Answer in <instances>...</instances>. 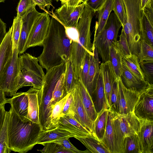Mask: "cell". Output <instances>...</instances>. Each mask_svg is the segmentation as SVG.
Here are the masks:
<instances>
[{"label":"cell","instance_id":"obj_1","mask_svg":"<svg viewBox=\"0 0 153 153\" xmlns=\"http://www.w3.org/2000/svg\"><path fill=\"white\" fill-rule=\"evenodd\" d=\"M71 40L64 26L53 16L51 18L42 53L37 57L42 68L47 71L70 59Z\"/></svg>","mask_w":153,"mask_h":153},{"label":"cell","instance_id":"obj_2","mask_svg":"<svg viewBox=\"0 0 153 153\" xmlns=\"http://www.w3.org/2000/svg\"><path fill=\"white\" fill-rule=\"evenodd\" d=\"M8 146L11 151L25 153L37 144L42 130L39 124L23 121L11 107L8 111Z\"/></svg>","mask_w":153,"mask_h":153},{"label":"cell","instance_id":"obj_3","mask_svg":"<svg viewBox=\"0 0 153 153\" xmlns=\"http://www.w3.org/2000/svg\"><path fill=\"white\" fill-rule=\"evenodd\" d=\"M95 13L86 5L78 21L76 28L79 34L77 42H72L70 60L73 65L74 77L78 80L86 55H93L91 42V26Z\"/></svg>","mask_w":153,"mask_h":153},{"label":"cell","instance_id":"obj_4","mask_svg":"<svg viewBox=\"0 0 153 153\" xmlns=\"http://www.w3.org/2000/svg\"><path fill=\"white\" fill-rule=\"evenodd\" d=\"M65 62L53 67L45 74L41 88L39 90L38 100L39 125L42 131L53 129L51 123L52 110L51 100L54 88L65 72Z\"/></svg>","mask_w":153,"mask_h":153},{"label":"cell","instance_id":"obj_5","mask_svg":"<svg viewBox=\"0 0 153 153\" xmlns=\"http://www.w3.org/2000/svg\"><path fill=\"white\" fill-rule=\"evenodd\" d=\"M127 21L122 29L125 33L132 54L137 56L142 40L140 22L141 10L140 0H123Z\"/></svg>","mask_w":153,"mask_h":153},{"label":"cell","instance_id":"obj_6","mask_svg":"<svg viewBox=\"0 0 153 153\" xmlns=\"http://www.w3.org/2000/svg\"><path fill=\"white\" fill-rule=\"evenodd\" d=\"M19 72L17 85L18 90L21 88L31 86L40 89L42 85L45 74L39 63L37 57L28 53L19 56Z\"/></svg>","mask_w":153,"mask_h":153},{"label":"cell","instance_id":"obj_7","mask_svg":"<svg viewBox=\"0 0 153 153\" xmlns=\"http://www.w3.org/2000/svg\"><path fill=\"white\" fill-rule=\"evenodd\" d=\"M122 25L114 13L110 14L103 28L94 36L93 45L97 48L103 62L109 61L110 48L117 41L118 34Z\"/></svg>","mask_w":153,"mask_h":153},{"label":"cell","instance_id":"obj_8","mask_svg":"<svg viewBox=\"0 0 153 153\" xmlns=\"http://www.w3.org/2000/svg\"><path fill=\"white\" fill-rule=\"evenodd\" d=\"M113 125L117 153H121L125 138L137 134L140 130V122L133 111L125 114L115 112Z\"/></svg>","mask_w":153,"mask_h":153},{"label":"cell","instance_id":"obj_9","mask_svg":"<svg viewBox=\"0 0 153 153\" xmlns=\"http://www.w3.org/2000/svg\"><path fill=\"white\" fill-rule=\"evenodd\" d=\"M19 72V58L18 48H13L10 61L0 74V90L7 96H13L18 91L17 85Z\"/></svg>","mask_w":153,"mask_h":153},{"label":"cell","instance_id":"obj_10","mask_svg":"<svg viewBox=\"0 0 153 153\" xmlns=\"http://www.w3.org/2000/svg\"><path fill=\"white\" fill-rule=\"evenodd\" d=\"M44 10L45 12L42 13L34 23L27 41L26 50L30 48L42 46L51 20L49 13Z\"/></svg>","mask_w":153,"mask_h":153},{"label":"cell","instance_id":"obj_11","mask_svg":"<svg viewBox=\"0 0 153 153\" xmlns=\"http://www.w3.org/2000/svg\"><path fill=\"white\" fill-rule=\"evenodd\" d=\"M153 84L149 83L139 94L133 112L140 120L153 121Z\"/></svg>","mask_w":153,"mask_h":153},{"label":"cell","instance_id":"obj_12","mask_svg":"<svg viewBox=\"0 0 153 153\" xmlns=\"http://www.w3.org/2000/svg\"><path fill=\"white\" fill-rule=\"evenodd\" d=\"M85 5L84 2L75 7L62 4L56 10L53 16L65 27L76 28Z\"/></svg>","mask_w":153,"mask_h":153},{"label":"cell","instance_id":"obj_13","mask_svg":"<svg viewBox=\"0 0 153 153\" xmlns=\"http://www.w3.org/2000/svg\"><path fill=\"white\" fill-rule=\"evenodd\" d=\"M118 83L117 113L125 114L133 111L140 93L126 88L120 78L118 80Z\"/></svg>","mask_w":153,"mask_h":153},{"label":"cell","instance_id":"obj_14","mask_svg":"<svg viewBox=\"0 0 153 153\" xmlns=\"http://www.w3.org/2000/svg\"><path fill=\"white\" fill-rule=\"evenodd\" d=\"M42 14L34 7L21 17L22 27L18 47L19 55L26 51V45L30 31L35 21Z\"/></svg>","mask_w":153,"mask_h":153},{"label":"cell","instance_id":"obj_15","mask_svg":"<svg viewBox=\"0 0 153 153\" xmlns=\"http://www.w3.org/2000/svg\"><path fill=\"white\" fill-rule=\"evenodd\" d=\"M140 120V130L137 135L141 153H153V121Z\"/></svg>","mask_w":153,"mask_h":153},{"label":"cell","instance_id":"obj_16","mask_svg":"<svg viewBox=\"0 0 153 153\" xmlns=\"http://www.w3.org/2000/svg\"><path fill=\"white\" fill-rule=\"evenodd\" d=\"M57 128L71 133L74 137H85L92 135L74 117L62 115L60 117Z\"/></svg>","mask_w":153,"mask_h":153},{"label":"cell","instance_id":"obj_17","mask_svg":"<svg viewBox=\"0 0 153 153\" xmlns=\"http://www.w3.org/2000/svg\"><path fill=\"white\" fill-rule=\"evenodd\" d=\"M75 106V115L74 117L82 125L92 133L94 122L90 118L83 105L78 83L72 90Z\"/></svg>","mask_w":153,"mask_h":153},{"label":"cell","instance_id":"obj_18","mask_svg":"<svg viewBox=\"0 0 153 153\" xmlns=\"http://www.w3.org/2000/svg\"><path fill=\"white\" fill-rule=\"evenodd\" d=\"M140 29L142 39L153 47V5L141 10Z\"/></svg>","mask_w":153,"mask_h":153},{"label":"cell","instance_id":"obj_19","mask_svg":"<svg viewBox=\"0 0 153 153\" xmlns=\"http://www.w3.org/2000/svg\"><path fill=\"white\" fill-rule=\"evenodd\" d=\"M120 78L126 88L139 93L144 90L150 83L138 78L123 65Z\"/></svg>","mask_w":153,"mask_h":153},{"label":"cell","instance_id":"obj_20","mask_svg":"<svg viewBox=\"0 0 153 153\" xmlns=\"http://www.w3.org/2000/svg\"><path fill=\"white\" fill-rule=\"evenodd\" d=\"M7 103L19 116L22 121H25L28 114V99L26 92L16 93L9 99H7Z\"/></svg>","mask_w":153,"mask_h":153},{"label":"cell","instance_id":"obj_21","mask_svg":"<svg viewBox=\"0 0 153 153\" xmlns=\"http://www.w3.org/2000/svg\"><path fill=\"white\" fill-rule=\"evenodd\" d=\"M115 112L108 109L105 131L101 141L110 153H117L113 125Z\"/></svg>","mask_w":153,"mask_h":153},{"label":"cell","instance_id":"obj_22","mask_svg":"<svg viewBox=\"0 0 153 153\" xmlns=\"http://www.w3.org/2000/svg\"><path fill=\"white\" fill-rule=\"evenodd\" d=\"M12 26L9 28L0 46V74L6 67L13 54Z\"/></svg>","mask_w":153,"mask_h":153},{"label":"cell","instance_id":"obj_23","mask_svg":"<svg viewBox=\"0 0 153 153\" xmlns=\"http://www.w3.org/2000/svg\"><path fill=\"white\" fill-rule=\"evenodd\" d=\"M39 90L30 88L26 92L28 99V110L25 120L23 121H30L39 124L38 97Z\"/></svg>","mask_w":153,"mask_h":153},{"label":"cell","instance_id":"obj_24","mask_svg":"<svg viewBox=\"0 0 153 153\" xmlns=\"http://www.w3.org/2000/svg\"><path fill=\"white\" fill-rule=\"evenodd\" d=\"M96 111L98 114L104 108L108 109L102 71L100 73L95 89L91 97Z\"/></svg>","mask_w":153,"mask_h":153},{"label":"cell","instance_id":"obj_25","mask_svg":"<svg viewBox=\"0 0 153 153\" xmlns=\"http://www.w3.org/2000/svg\"><path fill=\"white\" fill-rule=\"evenodd\" d=\"M103 77L104 89L108 109L110 106V97L112 86L116 79L111 69L109 61L102 62L100 65Z\"/></svg>","mask_w":153,"mask_h":153},{"label":"cell","instance_id":"obj_26","mask_svg":"<svg viewBox=\"0 0 153 153\" xmlns=\"http://www.w3.org/2000/svg\"><path fill=\"white\" fill-rule=\"evenodd\" d=\"M65 137L70 138L74 137V136L69 132L57 127L48 130L42 131L39 134L37 144L42 145Z\"/></svg>","mask_w":153,"mask_h":153},{"label":"cell","instance_id":"obj_27","mask_svg":"<svg viewBox=\"0 0 153 153\" xmlns=\"http://www.w3.org/2000/svg\"><path fill=\"white\" fill-rule=\"evenodd\" d=\"M117 41L114 43L110 47L109 61L115 77L119 80L120 78L122 70L123 57L117 47Z\"/></svg>","mask_w":153,"mask_h":153},{"label":"cell","instance_id":"obj_28","mask_svg":"<svg viewBox=\"0 0 153 153\" xmlns=\"http://www.w3.org/2000/svg\"><path fill=\"white\" fill-rule=\"evenodd\" d=\"M100 62H97L93 55H90L89 66L86 88L92 97L95 89L100 73Z\"/></svg>","mask_w":153,"mask_h":153},{"label":"cell","instance_id":"obj_29","mask_svg":"<svg viewBox=\"0 0 153 153\" xmlns=\"http://www.w3.org/2000/svg\"><path fill=\"white\" fill-rule=\"evenodd\" d=\"M113 0H105L101 8L97 11V21L96 22L94 36L99 33L103 28L109 16L113 10Z\"/></svg>","mask_w":153,"mask_h":153},{"label":"cell","instance_id":"obj_30","mask_svg":"<svg viewBox=\"0 0 153 153\" xmlns=\"http://www.w3.org/2000/svg\"><path fill=\"white\" fill-rule=\"evenodd\" d=\"M78 85L83 105L88 116L94 122L97 116V113L91 97L79 78L78 81Z\"/></svg>","mask_w":153,"mask_h":153},{"label":"cell","instance_id":"obj_31","mask_svg":"<svg viewBox=\"0 0 153 153\" xmlns=\"http://www.w3.org/2000/svg\"><path fill=\"white\" fill-rule=\"evenodd\" d=\"M108 109L104 108L97 114L94 121V127L92 135L96 139L102 141L105 130Z\"/></svg>","mask_w":153,"mask_h":153},{"label":"cell","instance_id":"obj_32","mask_svg":"<svg viewBox=\"0 0 153 153\" xmlns=\"http://www.w3.org/2000/svg\"><path fill=\"white\" fill-rule=\"evenodd\" d=\"M81 142L90 152L110 153L108 149L101 142L92 135L85 137H76Z\"/></svg>","mask_w":153,"mask_h":153},{"label":"cell","instance_id":"obj_33","mask_svg":"<svg viewBox=\"0 0 153 153\" xmlns=\"http://www.w3.org/2000/svg\"><path fill=\"white\" fill-rule=\"evenodd\" d=\"M123 65L138 78L142 80H145L138 57L136 55L131 54L123 57Z\"/></svg>","mask_w":153,"mask_h":153},{"label":"cell","instance_id":"obj_34","mask_svg":"<svg viewBox=\"0 0 153 153\" xmlns=\"http://www.w3.org/2000/svg\"><path fill=\"white\" fill-rule=\"evenodd\" d=\"M65 85L66 92L68 94L75 88L78 80L75 78L74 67L70 59L65 62Z\"/></svg>","mask_w":153,"mask_h":153},{"label":"cell","instance_id":"obj_35","mask_svg":"<svg viewBox=\"0 0 153 153\" xmlns=\"http://www.w3.org/2000/svg\"><path fill=\"white\" fill-rule=\"evenodd\" d=\"M121 153H141L137 134L125 138Z\"/></svg>","mask_w":153,"mask_h":153},{"label":"cell","instance_id":"obj_36","mask_svg":"<svg viewBox=\"0 0 153 153\" xmlns=\"http://www.w3.org/2000/svg\"><path fill=\"white\" fill-rule=\"evenodd\" d=\"M69 93L60 101L53 105L51 115V123L53 128L58 127V124L65 103L69 95Z\"/></svg>","mask_w":153,"mask_h":153},{"label":"cell","instance_id":"obj_37","mask_svg":"<svg viewBox=\"0 0 153 153\" xmlns=\"http://www.w3.org/2000/svg\"><path fill=\"white\" fill-rule=\"evenodd\" d=\"M8 111H6L4 122L0 131V153H9L11 151L8 146Z\"/></svg>","mask_w":153,"mask_h":153},{"label":"cell","instance_id":"obj_38","mask_svg":"<svg viewBox=\"0 0 153 153\" xmlns=\"http://www.w3.org/2000/svg\"><path fill=\"white\" fill-rule=\"evenodd\" d=\"M65 72L57 82L53 91L51 100L52 106L68 94L65 87Z\"/></svg>","mask_w":153,"mask_h":153},{"label":"cell","instance_id":"obj_39","mask_svg":"<svg viewBox=\"0 0 153 153\" xmlns=\"http://www.w3.org/2000/svg\"><path fill=\"white\" fill-rule=\"evenodd\" d=\"M137 56L139 62L153 61V47L144 40L142 39L140 44L139 51Z\"/></svg>","mask_w":153,"mask_h":153},{"label":"cell","instance_id":"obj_40","mask_svg":"<svg viewBox=\"0 0 153 153\" xmlns=\"http://www.w3.org/2000/svg\"><path fill=\"white\" fill-rule=\"evenodd\" d=\"M113 10L121 23L122 26L127 21L125 6L123 0H113Z\"/></svg>","mask_w":153,"mask_h":153},{"label":"cell","instance_id":"obj_41","mask_svg":"<svg viewBox=\"0 0 153 153\" xmlns=\"http://www.w3.org/2000/svg\"><path fill=\"white\" fill-rule=\"evenodd\" d=\"M22 25V18L16 16L14 17L12 26V39L13 48L18 47Z\"/></svg>","mask_w":153,"mask_h":153},{"label":"cell","instance_id":"obj_42","mask_svg":"<svg viewBox=\"0 0 153 153\" xmlns=\"http://www.w3.org/2000/svg\"><path fill=\"white\" fill-rule=\"evenodd\" d=\"M139 64L145 81L153 84V61L140 62Z\"/></svg>","mask_w":153,"mask_h":153},{"label":"cell","instance_id":"obj_43","mask_svg":"<svg viewBox=\"0 0 153 153\" xmlns=\"http://www.w3.org/2000/svg\"><path fill=\"white\" fill-rule=\"evenodd\" d=\"M36 5L33 0H20L16 8V16L22 17Z\"/></svg>","mask_w":153,"mask_h":153},{"label":"cell","instance_id":"obj_44","mask_svg":"<svg viewBox=\"0 0 153 153\" xmlns=\"http://www.w3.org/2000/svg\"><path fill=\"white\" fill-rule=\"evenodd\" d=\"M119 50L123 57L131 55L129 45L123 29L121 30L119 40L117 41Z\"/></svg>","mask_w":153,"mask_h":153},{"label":"cell","instance_id":"obj_45","mask_svg":"<svg viewBox=\"0 0 153 153\" xmlns=\"http://www.w3.org/2000/svg\"><path fill=\"white\" fill-rule=\"evenodd\" d=\"M43 149L38 151L43 153H71L60 145L54 142H49L43 145Z\"/></svg>","mask_w":153,"mask_h":153},{"label":"cell","instance_id":"obj_46","mask_svg":"<svg viewBox=\"0 0 153 153\" xmlns=\"http://www.w3.org/2000/svg\"><path fill=\"white\" fill-rule=\"evenodd\" d=\"M75 115V106L72 91L69 93V95L65 103L62 115H65L74 117Z\"/></svg>","mask_w":153,"mask_h":153},{"label":"cell","instance_id":"obj_47","mask_svg":"<svg viewBox=\"0 0 153 153\" xmlns=\"http://www.w3.org/2000/svg\"><path fill=\"white\" fill-rule=\"evenodd\" d=\"M69 137H64L52 142L60 145L63 148L69 151L71 153H90L88 150L82 151L79 150L74 146L70 141Z\"/></svg>","mask_w":153,"mask_h":153},{"label":"cell","instance_id":"obj_48","mask_svg":"<svg viewBox=\"0 0 153 153\" xmlns=\"http://www.w3.org/2000/svg\"><path fill=\"white\" fill-rule=\"evenodd\" d=\"M118 80L116 79L114 82L110 97V106L109 109L112 111L117 112V100L118 90Z\"/></svg>","mask_w":153,"mask_h":153},{"label":"cell","instance_id":"obj_49","mask_svg":"<svg viewBox=\"0 0 153 153\" xmlns=\"http://www.w3.org/2000/svg\"><path fill=\"white\" fill-rule=\"evenodd\" d=\"M89 59L90 54L87 53L85 57L79 78L80 79L85 88L87 85L89 66Z\"/></svg>","mask_w":153,"mask_h":153},{"label":"cell","instance_id":"obj_50","mask_svg":"<svg viewBox=\"0 0 153 153\" xmlns=\"http://www.w3.org/2000/svg\"><path fill=\"white\" fill-rule=\"evenodd\" d=\"M105 0H82V3L92 10L95 13L98 11L104 4Z\"/></svg>","mask_w":153,"mask_h":153},{"label":"cell","instance_id":"obj_51","mask_svg":"<svg viewBox=\"0 0 153 153\" xmlns=\"http://www.w3.org/2000/svg\"><path fill=\"white\" fill-rule=\"evenodd\" d=\"M65 27L66 34L72 42H77L79 39V34L76 28Z\"/></svg>","mask_w":153,"mask_h":153},{"label":"cell","instance_id":"obj_52","mask_svg":"<svg viewBox=\"0 0 153 153\" xmlns=\"http://www.w3.org/2000/svg\"><path fill=\"white\" fill-rule=\"evenodd\" d=\"M36 5L43 10H44L45 7L48 10L51 6L54 7L52 4V0H33Z\"/></svg>","mask_w":153,"mask_h":153},{"label":"cell","instance_id":"obj_53","mask_svg":"<svg viewBox=\"0 0 153 153\" xmlns=\"http://www.w3.org/2000/svg\"><path fill=\"white\" fill-rule=\"evenodd\" d=\"M6 25L0 18V46L6 35Z\"/></svg>","mask_w":153,"mask_h":153},{"label":"cell","instance_id":"obj_54","mask_svg":"<svg viewBox=\"0 0 153 153\" xmlns=\"http://www.w3.org/2000/svg\"><path fill=\"white\" fill-rule=\"evenodd\" d=\"M82 1V0H62L61 1L62 5L75 7L80 4Z\"/></svg>","mask_w":153,"mask_h":153},{"label":"cell","instance_id":"obj_55","mask_svg":"<svg viewBox=\"0 0 153 153\" xmlns=\"http://www.w3.org/2000/svg\"><path fill=\"white\" fill-rule=\"evenodd\" d=\"M5 104L0 106V131L2 126L5 119L6 111L4 107Z\"/></svg>","mask_w":153,"mask_h":153},{"label":"cell","instance_id":"obj_56","mask_svg":"<svg viewBox=\"0 0 153 153\" xmlns=\"http://www.w3.org/2000/svg\"><path fill=\"white\" fill-rule=\"evenodd\" d=\"M141 10L153 4V0H140Z\"/></svg>","mask_w":153,"mask_h":153},{"label":"cell","instance_id":"obj_57","mask_svg":"<svg viewBox=\"0 0 153 153\" xmlns=\"http://www.w3.org/2000/svg\"><path fill=\"white\" fill-rule=\"evenodd\" d=\"M7 103V99L6 98L4 92L0 90V106Z\"/></svg>","mask_w":153,"mask_h":153},{"label":"cell","instance_id":"obj_58","mask_svg":"<svg viewBox=\"0 0 153 153\" xmlns=\"http://www.w3.org/2000/svg\"><path fill=\"white\" fill-rule=\"evenodd\" d=\"M5 0H0V3L4 2Z\"/></svg>","mask_w":153,"mask_h":153},{"label":"cell","instance_id":"obj_59","mask_svg":"<svg viewBox=\"0 0 153 153\" xmlns=\"http://www.w3.org/2000/svg\"><path fill=\"white\" fill-rule=\"evenodd\" d=\"M56 0L57 1H58L59 0V1H61L62 0Z\"/></svg>","mask_w":153,"mask_h":153}]
</instances>
